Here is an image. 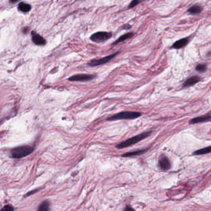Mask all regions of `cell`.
Segmentation results:
<instances>
[{
	"label": "cell",
	"instance_id": "6da1fadb",
	"mask_svg": "<svg viewBox=\"0 0 211 211\" xmlns=\"http://www.w3.org/2000/svg\"><path fill=\"white\" fill-rule=\"evenodd\" d=\"M152 134L151 131H145L144 133H142L141 134L136 135L134 137H132L131 138H129L126 140V141H123L118 145H116V147L118 149H124L126 147H128L132 145H134L139 142L145 139L146 138L149 137Z\"/></svg>",
	"mask_w": 211,
	"mask_h": 211
},
{
	"label": "cell",
	"instance_id": "7a4b0ae2",
	"mask_svg": "<svg viewBox=\"0 0 211 211\" xmlns=\"http://www.w3.org/2000/svg\"><path fill=\"white\" fill-rule=\"evenodd\" d=\"M142 115L141 112L125 111L115 114L106 119L107 121H116L121 120H135Z\"/></svg>",
	"mask_w": 211,
	"mask_h": 211
},
{
	"label": "cell",
	"instance_id": "3957f363",
	"mask_svg": "<svg viewBox=\"0 0 211 211\" xmlns=\"http://www.w3.org/2000/svg\"><path fill=\"white\" fill-rule=\"evenodd\" d=\"M34 147L29 145H22L16 147L11 151L12 157L15 159H21L26 157L33 152Z\"/></svg>",
	"mask_w": 211,
	"mask_h": 211
},
{
	"label": "cell",
	"instance_id": "277c9868",
	"mask_svg": "<svg viewBox=\"0 0 211 211\" xmlns=\"http://www.w3.org/2000/svg\"><path fill=\"white\" fill-rule=\"evenodd\" d=\"M120 53V51L116 52L108 56H106L105 57L99 58V59H93L91 60L88 63L87 65L91 67H95L97 66H100L102 65H104L106 63L109 62L110 60H111L113 58H114L116 55H118Z\"/></svg>",
	"mask_w": 211,
	"mask_h": 211
},
{
	"label": "cell",
	"instance_id": "5b68a950",
	"mask_svg": "<svg viewBox=\"0 0 211 211\" xmlns=\"http://www.w3.org/2000/svg\"><path fill=\"white\" fill-rule=\"evenodd\" d=\"M112 37V33L111 32L100 31L97 32L90 37L91 40L96 43H104Z\"/></svg>",
	"mask_w": 211,
	"mask_h": 211
},
{
	"label": "cell",
	"instance_id": "8992f818",
	"mask_svg": "<svg viewBox=\"0 0 211 211\" xmlns=\"http://www.w3.org/2000/svg\"><path fill=\"white\" fill-rule=\"evenodd\" d=\"M96 77V74H75L68 78L70 81L73 82H88L93 80Z\"/></svg>",
	"mask_w": 211,
	"mask_h": 211
},
{
	"label": "cell",
	"instance_id": "52a82bcc",
	"mask_svg": "<svg viewBox=\"0 0 211 211\" xmlns=\"http://www.w3.org/2000/svg\"><path fill=\"white\" fill-rule=\"evenodd\" d=\"M211 115L209 113L200 116H198L196 118H194L193 119H191L189 121V125H194V124H198L201 123H205V122H209L211 121Z\"/></svg>",
	"mask_w": 211,
	"mask_h": 211
},
{
	"label": "cell",
	"instance_id": "ba28073f",
	"mask_svg": "<svg viewBox=\"0 0 211 211\" xmlns=\"http://www.w3.org/2000/svg\"><path fill=\"white\" fill-rule=\"evenodd\" d=\"M189 42V37H185V38L179 39V40L176 41L173 44L171 48H174V49H176V50L182 48L186 47L188 44Z\"/></svg>",
	"mask_w": 211,
	"mask_h": 211
},
{
	"label": "cell",
	"instance_id": "9c48e42d",
	"mask_svg": "<svg viewBox=\"0 0 211 211\" xmlns=\"http://www.w3.org/2000/svg\"><path fill=\"white\" fill-rule=\"evenodd\" d=\"M159 166L163 170H168L171 167L169 158L166 156H161L159 159Z\"/></svg>",
	"mask_w": 211,
	"mask_h": 211
},
{
	"label": "cell",
	"instance_id": "30bf717a",
	"mask_svg": "<svg viewBox=\"0 0 211 211\" xmlns=\"http://www.w3.org/2000/svg\"><path fill=\"white\" fill-rule=\"evenodd\" d=\"M200 80H201L200 77L198 76H194L190 77L184 81V82L183 83V87H188L193 86L195 84H196L198 82H199Z\"/></svg>",
	"mask_w": 211,
	"mask_h": 211
},
{
	"label": "cell",
	"instance_id": "8fae6325",
	"mask_svg": "<svg viewBox=\"0 0 211 211\" xmlns=\"http://www.w3.org/2000/svg\"><path fill=\"white\" fill-rule=\"evenodd\" d=\"M32 40L33 42L37 45H44L46 43V40L43 37L32 31Z\"/></svg>",
	"mask_w": 211,
	"mask_h": 211
},
{
	"label": "cell",
	"instance_id": "7c38bea8",
	"mask_svg": "<svg viewBox=\"0 0 211 211\" xmlns=\"http://www.w3.org/2000/svg\"><path fill=\"white\" fill-rule=\"evenodd\" d=\"M203 11V7L198 4H195L193 6L189 7L188 10L187 12L191 15H198L199 14Z\"/></svg>",
	"mask_w": 211,
	"mask_h": 211
},
{
	"label": "cell",
	"instance_id": "4fadbf2b",
	"mask_svg": "<svg viewBox=\"0 0 211 211\" xmlns=\"http://www.w3.org/2000/svg\"><path fill=\"white\" fill-rule=\"evenodd\" d=\"M133 35H134V33L132 32H128V33L125 34L123 35H121L117 40H116L113 43H112L111 45H116L120 42H122L125 41L126 40L130 39L132 37H133Z\"/></svg>",
	"mask_w": 211,
	"mask_h": 211
},
{
	"label": "cell",
	"instance_id": "5bb4252c",
	"mask_svg": "<svg viewBox=\"0 0 211 211\" xmlns=\"http://www.w3.org/2000/svg\"><path fill=\"white\" fill-rule=\"evenodd\" d=\"M32 7L29 4L26 3L24 2H21L17 6V9L22 12H28L31 11Z\"/></svg>",
	"mask_w": 211,
	"mask_h": 211
},
{
	"label": "cell",
	"instance_id": "9a60e30c",
	"mask_svg": "<svg viewBox=\"0 0 211 211\" xmlns=\"http://www.w3.org/2000/svg\"><path fill=\"white\" fill-rule=\"evenodd\" d=\"M146 149L144 150H138L135 151H132V152H129L127 153H125L122 155V157H133V156H136V155H140L144 153Z\"/></svg>",
	"mask_w": 211,
	"mask_h": 211
},
{
	"label": "cell",
	"instance_id": "2e32d148",
	"mask_svg": "<svg viewBox=\"0 0 211 211\" xmlns=\"http://www.w3.org/2000/svg\"><path fill=\"white\" fill-rule=\"evenodd\" d=\"M211 147L208 146L207 147H204L203 149H199L198 150H196L193 154L196 155H204L206 154H209L211 152Z\"/></svg>",
	"mask_w": 211,
	"mask_h": 211
},
{
	"label": "cell",
	"instance_id": "e0dca14e",
	"mask_svg": "<svg viewBox=\"0 0 211 211\" xmlns=\"http://www.w3.org/2000/svg\"><path fill=\"white\" fill-rule=\"evenodd\" d=\"M49 211V203L47 201H44L40 204L37 211Z\"/></svg>",
	"mask_w": 211,
	"mask_h": 211
},
{
	"label": "cell",
	"instance_id": "ac0fdd59",
	"mask_svg": "<svg viewBox=\"0 0 211 211\" xmlns=\"http://www.w3.org/2000/svg\"><path fill=\"white\" fill-rule=\"evenodd\" d=\"M208 69V65L206 63H199L196 66L195 70L199 72H204Z\"/></svg>",
	"mask_w": 211,
	"mask_h": 211
},
{
	"label": "cell",
	"instance_id": "d6986e66",
	"mask_svg": "<svg viewBox=\"0 0 211 211\" xmlns=\"http://www.w3.org/2000/svg\"><path fill=\"white\" fill-rule=\"evenodd\" d=\"M141 2L142 1H140V0H133V1H132L128 6V9H131V8L135 7V6L138 5L140 3H141Z\"/></svg>",
	"mask_w": 211,
	"mask_h": 211
},
{
	"label": "cell",
	"instance_id": "ffe728a7",
	"mask_svg": "<svg viewBox=\"0 0 211 211\" xmlns=\"http://www.w3.org/2000/svg\"><path fill=\"white\" fill-rule=\"evenodd\" d=\"M1 211H14V208L11 206H9V205H7V206H5Z\"/></svg>",
	"mask_w": 211,
	"mask_h": 211
},
{
	"label": "cell",
	"instance_id": "44dd1931",
	"mask_svg": "<svg viewBox=\"0 0 211 211\" xmlns=\"http://www.w3.org/2000/svg\"><path fill=\"white\" fill-rule=\"evenodd\" d=\"M131 28V26L130 24H125L123 27L122 29H125V30H129Z\"/></svg>",
	"mask_w": 211,
	"mask_h": 211
},
{
	"label": "cell",
	"instance_id": "7402d4cb",
	"mask_svg": "<svg viewBox=\"0 0 211 211\" xmlns=\"http://www.w3.org/2000/svg\"><path fill=\"white\" fill-rule=\"evenodd\" d=\"M126 211H136L133 208H132L130 206H127L126 209Z\"/></svg>",
	"mask_w": 211,
	"mask_h": 211
},
{
	"label": "cell",
	"instance_id": "603a6c76",
	"mask_svg": "<svg viewBox=\"0 0 211 211\" xmlns=\"http://www.w3.org/2000/svg\"><path fill=\"white\" fill-rule=\"evenodd\" d=\"M5 121L4 119H2V120H0V125H2L3 123V122Z\"/></svg>",
	"mask_w": 211,
	"mask_h": 211
}]
</instances>
